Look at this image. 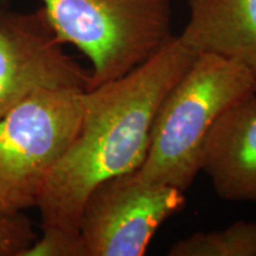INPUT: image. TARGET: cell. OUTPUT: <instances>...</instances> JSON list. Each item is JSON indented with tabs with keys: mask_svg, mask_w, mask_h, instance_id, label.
<instances>
[{
	"mask_svg": "<svg viewBox=\"0 0 256 256\" xmlns=\"http://www.w3.org/2000/svg\"><path fill=\"white\" fill-rule=\"evenodd\" d=\"M11 5V0H0V10L10 8Z\"/></svg>",
	"mask_w": 256,
	"mask_h": 256,
	"instance_id": "7c38bea8",
	"label": "cell"
},
{
	"mask_svg": "<svg viewBox=\"0 0 256 256\" xmlns=\"http://www.w3.org/2000/svg\"><path fill=\"white\" fill-rule=\"evenodd\" d=\"M87 90L89 72L64 52L42 8L0 10V119L42 88Z\"/></svg>",
	"mask_w": 256,
	"mask_h": 256,
	"instance_id": "8992f818",
	"label": "cell"
},
{
	"mask_svg": "<svg viewBox=\"0 0 256 256\" xmlns=\"http://www.w3.org/2000/svg\"><path fill=\"white\" fill-rule=\"evenodd\" d=\"M255 92H256V83H255Z\"/></svg>",
	"mask_w": 256,
	"mask_h": 256,
	"instance_id": "4fadbf2b",
	"label": "cell"
},
{
	"mask_svg": "<svg viewBox=\"0 0 256 256\" xmlns=\"http://www.w3.org/2000/svg\"><path fill=\"white\" fill-rule=\"evenodd\" d=\"M60 44L92 63L89 89L122 78L171 40L172 0H42Z\"/></svg>",
	"mask_w": 256,
	"mask_h": 256,
	"instance_id": "3957f363",
	"label": "cell"
},
{
	"mask_svg": "<svg viewBox=\"0 0 256 256\" xmlns=\"http://www.w3.org/2000/svg\"><path fill=\"white\" fill-rule=\"evenodd\" d=\"M170 256H256V220H238L212 232H198L176 242Z\"/></svg>",
	"mask_w": 256,
	"mask_h": 256,
	"instance_id": "9c48e42d",
	"label": "cell"
},
{
	"mask_svg": "<svg viewBox=\"0 0 256 256\" xmlns=\"http://www.w3.org/2000/svg\"><path fill=\"white\" fill-rule=\"evenodd\" d=\"M86 89L42 88L0 119V217L36 206L75 138Z\"/></svg>",
	"mask_w": 256,
	"mask_h": 256,
	"instance_id": "277c9868",
	"label": "cell"
},
{
	"mask_svg": "<svg viewBox=\"0 0 256 256\" xmlns=\"http://www.w3.org/2000/svg\"><path fill=\"white\" fill-rule=\"evenodd\" d=\"M179 188L144 180L136 171L115 176L92 188L78 232L88 256H142L162 223L184 209Z\"/></svg>",
	"mask_w": 256,
	"mask_h": 256,
	"instance_id": "5b68a950",
	"label": "cell"
},
{
	"mask_svg": "<svg viewBox=\"0 0 256 256\" xmlns=\"http://www.w3.org/2000/svg\"><path fill=\"white\" fill-rule=\"evenodd\" d=\"M200 171L220 198L256 204V92L224 113L204 142Z\"/></svg>",
	"mask_w": 256,
	"mask_h": 256,
	"instance_id": "52a82bcc",
	"label": "cell"
},
{
	"mask_svg": "<svg viewBox=\"0 0 256 256\" xmlns=\"http://www.w3.org/2000/svg\"><path fill=\"white\" fill-rule=\"evenodd\" d=\"M188 8L180 43L194 55L235 60L256 75V0H188Z\"/></svg>",
	"mask_w": 256,
	"mask_h": 256,
	"instance_id": "ba28073f",
	"label": "cell"
},
{
	"mask_svg": "<svg viewBox=\"0 0 256 256\" xmlns=\"http://www.w3.org/2000/svg\"><path fill=\"white\" fill-rule=\"evenodd\" d=\"M22 256H88L81 234L43 230Z\"/></svg>",
	"mask_w": 256,
	"mask_h": 256,
	"instance_id": "8fae6325",
	"label": "cell"
},
{
	"mask_svg": "<svg viewBox=\"0 0 256 256\" xmlns=\"http://www.w3.org/2000/svg\"><path fill=\"white\" fill-rule=\"evenodd\" d=\"M256 75L235 60L198 55L162 98L152 124L144 180L186 191L200 172L211 128L236 102L255 90Z\"/></svg>",
	"mask_w": 256,
	"mask_h": 256,
	"instance_id": "7a4b0ae2",
	"label": "cell"
},
{
	"mask_svg": "<svg viewBox=\"0 0 256 256\" xmlns=\"http://www.w3.org/2000/svg\"><path fill=\"white\" fill-rule=\"evenodd\" d=\"M194 58L174 36L122 78L84 92L78 133L38 197L42 230L80 234L92 188L142 166L156 110Z\"/></svg>",
	"mask_w": 256,
	"mask_h": 256,
	"instance_id": "6da1fadb",
	"label": "cell"
},
{
	"mask_svg": "<svg viewBox=\"0 0 256 256\" xmlns=\"http://www.w3.org/2000/svg\"><path fill=\"white\" fill-rule=\"evenodd\" d=\"M36 238L31 220L23 212L0 217V256H22Z\"/></svg>",
	"mask_w": 256,
	"mask_h": 256,
	"instance_id": "30bf717a",
	"label": "cell"
}]
</instances>
